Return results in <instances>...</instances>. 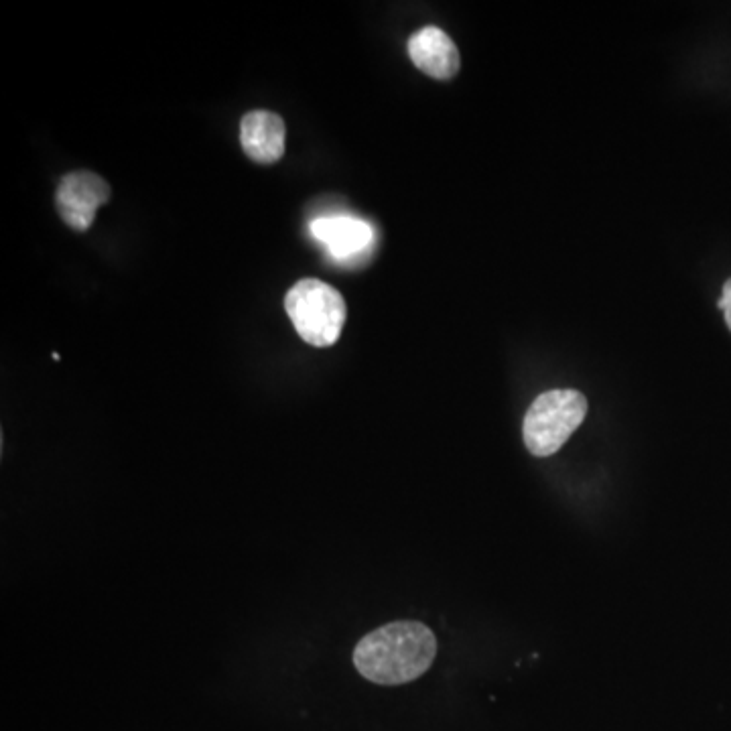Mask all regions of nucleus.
<instances>
[{
	"label": "nucleus",
	"mask_w": 731,
	"mask_h": 731,
	"mask_svg": "<svg viewBox=\"0 0 731 731\" xmlns=\"http://www.w3.org/2000/svg\"><path fill=\"white\" fill-rule=\"evenodd\" d=\"M437 654L431 628L419 622H392L364 636L354 650L358 673L376 685H405L425 675Z\"/></svg>",
	"instance_id": "1"
},
{
	"label": "nucleus",
	"mask_w": 731,
	"mask_h": 731,
	"mask_svg": "<svg viewBox=\"0 0 731 731\" xmlns=\"http://www.w3.org/2000/svg\"><path fill=\"white\" fill-rule=\"evenodd\" d=\"M285 309L301 340L315 348L334 346L348 317L342 293L317 279L295 283L285 297Z\"/></svg>",
	"instance_id": "2"
},
{
	"label": "nucleus",
	"mask_w": 731,
	"mask_h": 731,
	"mask_svg": "<svg viewBox=\"0 0 731 731\" xmlns=\"http://www.w3.org/2000/svg\"><path fill=\"white\" fill-rule=\"evenodd\" d=\"M587 415V398L573 388L547 390L535 398L522 423L526 449L535 457L557 453Z\"/></svg>",
	"instance_id": "3"
},
{
	"label": "nucleus",
	"mask_w": 731,
	"mask_h": 731,
	"mask_svg": "<svg viewBox=\"0 0 731 731\" xmlns=\"http://www.w3.org/2000/svg\"><path fill=\"white\" fill-rule=\"evenodd\" d=\"M110 185L92 171H72L61 177L55 191V210L76 232L92 228L96 212L108 204Z\"/></svg>",
	"instance_id": "4"
},
{
	"label": "nucleus",
	"mask_w": 731,
	"mask_h": 731,
	"mask_svg": "<svg viewBox=\"0 0 731 731\" xmlns=\"http://www.w3.org/2000/svg\"><path fill=\"white\" fill-rule=\"evenodd\" d=\"M240 143L246 157L258 165H273L285 155V120L269 110H252L240 122Z\"/></svg>",
	"instance_id": "5"
},
{
	"label": "nucleus",
	"mask_w": 731,
	"mask_h": 731,
	"mask_svg": "<svg viewBox=\"0 0 731 731\" xmlns=\"http://www.w3.org/2000/svg\"><path fill=\"white\" fill-rule=\"evenodd\" d=\"M409 57L425 76L435 80H451L459 68L461 57L453 39L439 27L427 25L411 35Z\"/></svg>",
	"instance_id": "6"
},
{
	"label": "nucleus",
	"mask_w": 731,
	"mask_h": 731,
	"mask_svg": "<svg viewBox=\"0 0 731 731\" xmlns=\"http://www.w3.org/2000/svg\"><path fill=\"white\" fill-rule=\"evenodd\" d=\"M311 234L327 252L348 262L364 254L374 242V230L368 222L352 216H323L311 222Z\"/></svg>",
	"instance_id": "7"
},
{
	"label": "nucleus",
	"mask_w": 731,
	"mask_h": 731,
	"mask_svg": "<svg viewBox=\"0 0 731 731\" xmlns=\"http://www.w3.org/2000/svg\"><path fill=\"white\" fill-rule=\"evenodd\" d=\"M717 307L723 311L725 323H727V327L731 329V279H727V281H725V285H723V293H721V299H719Z\"/></svg>",
	"instance_id": "8"
}]
</instances>
